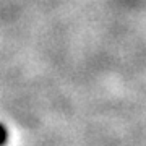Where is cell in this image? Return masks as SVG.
Instances as JSON below:
<instances>
[{"label":"cell","instance_id":"6da1fadb","mask_svg":"<svg viewBox=\"0 0 146 146\" xmlns=\"http://www.w3.org/2000/svg\"><path fill=\"white\" fill-rule=\"evenodd\" d=\"M8 143V130L3 123H0V146H5Z\"/></svg>","mask_w":146,"mask_h":146}]
</instances>
